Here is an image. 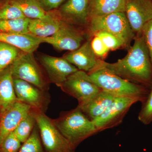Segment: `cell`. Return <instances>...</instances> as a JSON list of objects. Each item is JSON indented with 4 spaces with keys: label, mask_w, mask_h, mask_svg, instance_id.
Returning <instances> with one entry per match:
<instances>
[{
    "label": "cell",
    "mask_w": 152,
    "mask_h": 152,
    "mask_svg": "<svg viewBox=\"0 0 152 152\" xmlns=\"http://www.w3.org/2000/svg\"><path fill=\"white\" fill-rule=\"evenodd\" d=\"M138 102L139 101L134 98H116L100 116L93 120L98 132L120 125L131 107Z\"/></svg>",
    "instance_id": "cell-9"
},
{
    "label": "cell",
    "mask_w": 152,
    "mask_h": 152,
    "mask_svg": "<svg viewBox=\"0 0 152 152\" xmlns=\"http://www.w3.org/2000/svg\"><path fill=\"white\" fill-rule=\"evenodd\" d=\"M151 1H152V0H151Z\"/></svg>",
    "instance_id": "cell-35"
},
{
    "label": "cell",
    "mask_w": 152,
    "mask_h": 152,
    "mask_svg": "<svg viewBox=\"0 0 152 152\" xmlns=\"http://www.w3.org/2000/svg\"><path fill=\"white\" fill-rule=\"evenodd\" d=\"M30 106L17 101L2 110L0 114V145L6 137L13 132L22 120L31 110Z\"/></svg>",
    "instance_id": "cell-13"
},
{
    "label": "cell",
    "mask_w": 152,
    "mask_h": 152,
    "mask_svg": "<svg viewBox=\"0 0 152 152\" xmlns=\"http://www.w3.org/2000/svg\"><path fill=\"white\" fill-rule=\"evenodd\" d=\"M34 110L41 141L46 152H75L76 148L60 132L53 119L45 113Z\"/></svg>",
    "instance_id": "cell-5"
},
{
    "label": "cell",
    "mask_w": 152,
    "mask_h": 152,
    "mask_svg": "<svg viewBox=\"0 0 152 152\" xmlns=\"http://www.w3.org/2000/svg\"><path fill=\"white\" fill-rule=\"evenodd\" d=\"M125 2L126 0H89L88 21L96 17L118 12H125Z\"/></svg>",
    "instance_id": "cell-19"
},
{
    "label": "cell",
    "mask_w": 152,
    "mask_h": 152,
    "mask_svg": "<svg viewBox=\"0 0 152 152\" xmlns=\"http://www.w3.org/2000/svg\"><path fill=\"white\" fill-rule=\"evenodd\" d=\"M53 121L60 132L76 148L82 142L98 133L93 121L77 107L62 112Z\"/></svg>",
    "instance_id": "cell-3"
},
{
    "label": "cell",
    "mask_w": 152,
    "mask_h": 152,
    "mask_svg": "<svg viewBox=\"0 0 152 152\" xmlns=\"http://www.w3.org/2000/svg\"><path fill=\"white\" fill-rule=\"evenodd\" d=\"M65 0H38L42 8L45 12L58 9Z\"/></svg>",
    "instance_id": "cell-32"
},
{
    "label": "cell",
    "mask_w": 152,
    "mask_h": 152,
    "mask_svg": "<svg viewBox=\"0 0 152 152\" xmlns=\"http://www.w3.org/2000/svg\"><path fill=\"white\" fill-rule=\"evenodd\" d=\"M91 46L95 55L101 59L104 58L110 51L100 38L96 36L92 38Z\"/></svg>",
    "instance_id": "cell-30"
},
{
    "label": "cell",
    "mask_w": 152,
    "mask_h": 152,
    "mask_svg": "<svg viewBox=\"0 0 152 152\" xmlns=\"http://www.w3.org/2000/svg\"><path fill=\"white\" fill-rule=\"evenodd\" d=\"M25 17L30 19L40 18L46 13L38 0H11Z\"/></svg>",
    "instance_id": "cell-21"
},
{
    "label": "cell",
    "mask_w": 152,
    "mask_h": 152,
    "mask_svg": "<svg viewBox=\"0 0 152 152\" xmlns=\"http://www.w3.org/2000/svg\"><path fill=\"white\" fill-rule=\"evenodd\" d=\"M88 39L85 30L62 21L60 28L53 35L42 38L43 43L53 46L58 51H72L80 48Z\"/></svg>",
    "instance_id": "cell-7"
},
{
    "label": "cell",
    "mask_w": 152,
    "mask_h": 152,
    "mask_svg": "<svg viewBox=\"0 0 152 152\" xmlns=\"http://www.w3.org/2000/svg\"><path fill=\"white\" fill-rule=\"evenodd\" d=\"M60 88L64 92L75 98L78 104L88 102L102 90L88 73L81 70L68 77Z\"/></svg>",
    "instance_id": "cell-8"
},
{
    "label": "cell",
    "mask_w": 152,
    "mask_h": 152,
    "mask_svg": "<svg viewBox=\"0 0 152 152\" xmlns=\"http://www.w3.org/2000/svg\"><path fill=\"white\" fill-rule=\"evenodd\" d=\"M31 19L23 18L0 20V33H29L28 26Z\"/></svg>",
    "instance_id": "cell-23"
},
{
    "label": "cell",
    "mask_w": 152,
    "mask_h": 152,
    "mask_svg": "<svg viewBox=\"0 0 152 152\" xmlns=\"http://www.w3.org/2000/svg\"><path fill=\"white\" fill-rule=\"evenodd\" d=\"M125 13L133 32L141 34L144 25L152 20L151 0H126Z\"/></svg>",
    "instance_id": "cell-12"
},
{
    "label": "cell",
    "mask_w": 152,
    "mask_h": 152,
    "mask_svg": "<svg viewBox=\"0 0 152 152\" xmlns=\"http://www.w3.org/2000/svg\"><path fill=\"white\" fill-rule=\"evenodd\" d=\"M89 0H67L58 9L62 20L85 30L88 22Z\"/></svg>",
    "instance_id": "cell-14"
},
{
    "label": "cell",
    "mask_w": 152,
    "mask_h": 152,
    "mask_svg": "<svg viewBox=\"0 0 152 152\" xmlns=\"http://www.w3.org/2000/svg\"><path fill=\"white\" fill-rule=\"evenodd\" d=\"M141 34L152 63V20L144 25L142 30Z\"/></svg>",
    "instance_id": "cell-31"
},
{
    "label": "cell",
    "mask_w": 152,
    "mask_h": 152,
    "mask_svg": "<svg viewBox=\"0 0 152 152\" xmlns=\"http://www.w3.org/2000/svg\"><path fill=\"white\" fill-rule=\"evenodd\" d=\"M62 21L58 9L48 11L42 18L31 19L29 32L38 37H50L59 29Z\"/></svg>",
    "instance_id": "cell-16"
},
{
    "label": "cell",
    "mask_w": 152,
    "mask_h": 152,
    "mask_svg": "<svg viewBox=\"0 0 152 152\" xmlns=\"http://www.w3.org/2000/svg\"><path fill=\"white\" fill-rule=\"evenodd\" d=\"M116 98L114 95L102 90L89 100L78 105L77 107L93 121L100 116Z\"/></svg>",
    "instance_id": "cell-17"
},
{
    "label": "cell",
    "mask_w": 152,
    "mask_h": 152,
    "mask_svg": "<svg viewBox=\"0 0 152 152\" xmlns=\"http://www.w3.org/2000/svg\"><path fill=\"white\" fill-rule=\"evenodd\" d=\"M21 144L13 132L3 140L0 145V151L1 152H18Z\"/></svg>",
    "instance_id": "cell-29"
},
{
    "label": "cell",
    "mask_w": 152,
    "mask_h": 152,
    "mask_svg": "<svg viewBox=\"0 0 152 152\" xmlns=\"http://www.w3.org/2000/svg\"><path fill=\"white\" fill-rule=\"evenodd\" d=\"M91 39H88L78 48L70 51L63 57L79 70L87 73L97 65L99 59L95 55L92 48Z\"/></svg>",
    "instance_id": "cell-15"
},
{
    "label": "cell",
    "mask_w": 152,
    "mask_h": 152,
    "mask_svg": "<svg viewBox=\"0 0 152 152\" xmlns=\"http://www.w3.org/2000/svg\"><path fill=\"white\" fill-rule=\"evenodd\" d=\"M2 103L1 102V101H0V114H1V110L2 109Z\"/></svg>",
    "instance_id": "cell-33"
},
{
    "label": "cell",
    "mask_w": 152,
    "mask_h": 152,
    "mask_svg": "<svg viewBox=\"0 0 152 152\" xmlns=\"http://www.w3.org/2000/svg\"><path fill=\"white\" fill-rule=\"evenodd\" d=\"M0 42L10 44L26 53H34L43 43L42 38L30 33H0Z\"/></svg>",
    "instance_id": "cell-18"
},
{
    "label": "cell",
    "mask_w": 152,
    "mask_h": 152,
    "mask_svg": "<svg viewBox=\"0 0 152 152\" xmlns=\"http://www.w3.org/2000/svg\"><path fill=\"white\" fill-rule=\"evenodd\" d=\"M142 104L138 118L143 124H149L152 122V88Z\"/></svg>",
    "instance_id": "cell-27"
},
{
    "label": "cell",
    "mask_w": 152,
    "mask_h": 152,
    "mask_svg": "<svg viewBox=\"0 0 152 152\" xmlns=\"http://www.w3.org/2000/svg\"><path fill=\"white\" fill-rule=\"evenodd\" d=\"M0 152H1V151H0Z\"/></svg>",
    "instance_id": "cell-34"
},
{
    "label": "cell",
    "mask_w": 152,
    "mask_h": 152,
    "mask_svg": "<svg viewBox=\"0 0 152 152\" xmlns=\"http://www.w3.org/2000/svg\"><path fill=\"white\" fill-rule=\"evenodd\" d=\"M94 36H96L100 38L110 50H114L120 48H124V44L121 41L112 34L107 32L103 31L98 32L95 33Z\"/></svg>",
    "instance_id": "cell-28"
},
{
    "label": "cell",
    "mask_w": 152,
    "mask_h": 152,
    "mask_svg": "<svg viewBox=\"0 0 152 152\" xmlns=\"http://www.w3.org/2000/svg\"><path fill=\"white\" fill-rule=\"evenodd\" d=\"M100 63L107 69L122 78L135 84L152 88V63L141 34L136 35L132 46L127 55L116 62Z\"/></svg>",
    "instance_id": "cell-1"
},
{
    "label": "cell",
    "mask_w": 152,
    "mask_h": 152,
    "mask_svg": "<svg viewBox=\"0 0 152 152\" xmlns=\"http://www.w3.org/2000/svg\"><path fill=\"white\" fill-rule=\"evenodd\" d=\"M17 100L32 109L45 113L50 102L48 91H43L20 79L13 78Z\"/></svg>",
    "instance_id": "cell-10"
},
{
    "label": "cell",
    "mask_w": 152,
    "mask_h": 152,
    "mask_svg": "<svg viewBox=\"0 0 152 152\" xmlns=\"http://www.w3.org/2000/svg\"><path fill=\"white\" fill-rule=\"evenodd\" d=\"M23 52L10 44L0 42V71L12 65Z\"/></svg>",
    "instance_id": "cell-24"
},
{
    "label": "cell",
    "mask_w": 152,
    "mask_h": 152,
    "mask_svg": "<svg viewBox=\"0 0 152 152\" xmlns=\"http://www.w3.org/2000/svg\"><path fill=\"white\" fill-rule=\"evenodd\" d=\"M18 152H46L41 141L37 124L29 137L23 143Z\"/></svg>",
    "instance_id": "cell-25"
},
{
    "label": "cell",
    "mask_w": 152,
    "mask_h": 152,
    "mask_svg": "<svg viewBox=\"0 0 152 152\" xmlns=\"http://www.w3.org/2000/svg\"><path fill=\"white\" fill-rule=\"evenodd\" d=\"M40 62L46 73L50 83L55 84L58 87L68 77L79 70L63 57L43 55L40 57Z\"/></svg>",
    "instance_id": "cell-11"
},
{
    "label": "cell",
    "mask_w": 152,
    "mask_h": 152,
    "mask_svg": "<svg viewBox=\"0 0 152 152\" xmlns=\"http://www.w3.org/2000/svg\"><path fill=\"white\" fill-rule=\"evenodd\" d=\"M99 60L97 65L88 74L101 90L116 97L134 98L141 103L143 102L151 89L128 81L113 73L101 64Z\"/></svg>",
    "instance_id": "cell-2"
},
{
    "label": "cell",
    "mask_w": 152,
    "mask_h": 152,
    "mask_svg": "<svg viewBox=\"0 0 152 152\" xmlns=\"http://www.w3.org/2000/svg\"><path fill=\"white\" fill-rule=\"evenodd\" d=\"M37 125L34 109L22 120L14 131L15 135L22 144L29 137L32 132Z\"/></svg>",
    "instance_id": "cell-22"
},
{
    "label": "cell",
    "mask_w": 152,
    "mask_h": 152,
    "mask_svg": "<svg viewBox=\"0 0 152 152\" xmlns=\"http://www.w3.org/2000/svg\"><path fill=\"white\" fill-rule=\"evenodd\" d=\"M103 31L112 34L120 40L125 48L131 47L136 35L131 28L127 18L124 12H118L90 19L85 28L88 39L95 33Z\"/></svg>",
    "instance_id": "cell-4"
},
{
    "label": "cell",
    "mask_w": 152,
    "mask_h": 152,
    "mask_svg": "<svg viewBox=\"0 0 152 152\" xmlns=\"http://www.w3.org/2000/svg\"><path fill=\"white\" fill-rule=\"evenodd\" d=\"M11 68L13 78L27 82L43 91L49 90L50 82L37 62L34 53L23 52Z\"/></svg>",
    "instance_id": "cell-6"
},
{
    "label": "cell",
    "mask_w": 152,
    "mask_h": 152,
    "mask_svg": "<svg viewBox=\"0 0 152 152\" xmlns=\"http://www.w3.org/2000/svg\"><path fill=\"white\" fill-rule=\"evenodd\" d=\"M26 18L11 0H0V20Z\"/></svg>",
    "instance_id": "cell-26"
},
{
    "label": "cell",
    "mask_w": 152,
    "mask_h": 152,
    "mask_svg": "<svg viewBox=\"0 0 152 152\" xmlns=\"http://www.w3.org/2000/svg\"><path fill=\"white\" fill-rule=\"evenodd\" d=\"M0 101L2 106L1 111L18 101L11 66L0 71Z\"/></svg>",
    "instance_id": "cell-20"
}]
</instances>
